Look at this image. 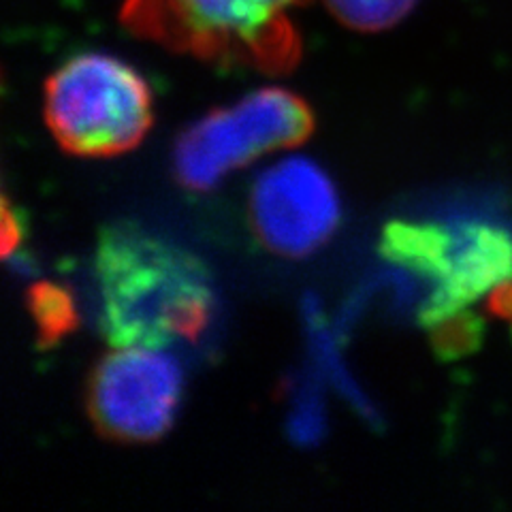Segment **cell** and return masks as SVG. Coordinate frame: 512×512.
I'll list each match as a JSON object with an SVG mask.
<instances>
[{"label": "cell", "mask_w": 512, "mask_h": 512, "mask_svg": "<svg viewBox=\"0 0 512 512\" xmlns=\"http://www.w3.org/2000/svg\"><path fill=\"white\" fill-rule=\"evenodd\" d=\"M101 333L109 346L195 342L214 312V286L195 254L137 224L103 229L94 254Z\"/></svg>", "instance_id": "cell-1"}, {"label": "cell", "mask_w": 512, "mask_h": 512, "mask_svg": "<svg viewBox=\"0 0 512 512\" xmlns=\"http://www.w3.org/2000/svg\"><path fill=\"white\" fill-rule=\"evenodd\" d=\"M310 0H124L122 26L135 37L199 60L269 75L295 69V11Z\"/></svg>", "instance_id": "cell-2"}, {"label": "cell", "mask_w": 512, "mask_h": 512, "mask_svg": "<svg viewBox=\"0 0 512 512\" xmlns=\"http://www.w3.org/2000/svg\"><path fill=\"white\" fill-rule=\"evenodd\" d=\"M45 122L71 154H122L137 148L150 131L152 92L124 60L79 54L47 79Z\"/></svg>", "instance_id": "cell-3"}, {"label": "cell", "mask_w": 512, "mask_h": 512, "mask_svg": "<svg viewBox=\"0 0 512 512\" xmlns=\"http://www.w3.org/2000/svg\"><path fill=\"white\" fill-rule=\"evenodd\" d=\"M312 131L314 114L301 96L263 88L190 126L175 146V175L190 190H210L267 152L301 146Z\"/></svg>", "instance_id": "cell-4"}, {"label": "cell", "mask_w": 512, "mask_h": 512, "mask_svg": "<svg viewBox=\"0 0 512 512\" xmlns=\"http://www.w3.org/2000/svg\"><path fill=\"white\" fill-rule=\"evenodd\" d=\"M182 370L163 348H116L94 367L86 406L92 425L114 442H154L171 427Z\"/></svg>", "instance_id": "cell-5"}, {"label": "cell", "mask_w": 512, "mask_h": 512, "mask_svg": "<svg viewBox=\"0 0 512 512\" xmlns=\"http://www.w3.org/2000/svg\"><path fill=\"white\" fill-rule=\"evenodd\" d=\"M340 218L333 182L308 158H284L252 186V229L269 252L286 259H301L325 246L338 231Z\"/></svg>", "instance_id": "cell-6"}, {"label": "cell", "mask_w": 512, "mask_h": 512, "mask_svg": "<svg viewBox=\"0 0 512 512\" xmlns=\"http://www.w3.org/2000/svg\"><path fill=\"white\" fill-rule=\"evenodd\" d=\"M453 235L434 224L395 220L384 227L378 250L389 263H395L412 274L442 280Z\"/></svg>", "instance_id": "cell-7"}, {"label": "cell", "mask_w": 512, "mask_h": 512, "mask_svg": "<svg viewBox=\"0 0 512 512\" xmlns=\"http://www.w3.org/2000/svg\"><path fill=\"white\" fill-rule=\"evenodd\" d=\"M26 306L35 318L39 346L50 348L69 335L77 327V312L69 291L50 284L39 282L28 291Z\"/></svg>", "instance_id": "cell-8"}, {"label": "cell", "mask_w": 512, "mask_h": 512, "mask_svg": "<svg viewBox=\"0 0 512 512\" xmlns=\"http://www.w3.org/2000/svg\"><path fill=\"white\" fill-rule=\"evenodd\" d=\"M342 26L357 32H382L397 26L414 9L416 0H323Z\"/></svg>", "instance_id": "cell-9"}, {"label": "cell", "mask_w": 512, "mask_h": 512, "mask_svg": "<svg viewBox=\"0 0 512 512\" xmlns=\"http://www.w3.org/2000/svg\"><path fill=\"white\" fill-rule=\"evenodd\" d=\"M20 239H22L20 220L15 218L11 203L5 199L3 201V256H11L13 248L20 244Z\"/></svg>", "instance_id": "cell-10"}]
</instances>
